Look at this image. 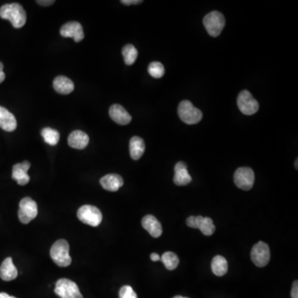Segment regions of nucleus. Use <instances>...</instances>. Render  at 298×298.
I'll return each mask as SVG.
<instances>
[{"mask_svg":"<svg viewBox=\"0 0 298 298\" xmlns=\"http://www.w3.org/2000/svg\"><path fill=\"white\" fill-rule=\"evenodd\" d=\"M203 23L210 35L218 37L225 27V17L220 12L213 11L205 16Z\"/></svg>","mask_w":298,"mask_h":298,"instance_id":"obj_4","label":"nucleus"},{"mask_svg":"<svg viewBox=\"0 0 298 298\" xmlns=\"http://www.w3.org/2000/svg\"><path fill=\"white\" fill-rule=\"evenodd\" d=\"M54 89L57 93L68 95L74 91V83L71 79L64 76H59L53 80Z\"/></svg>","mask_w":298,"mask_h":298,"instance_id":"obj_21","label":"nucleus"},{"mask_svg":"<svg viewBox=\"0 0 298 298\" xmlns=\"http://www.w3.org/2000/svg\"><path fill=\"white\" fill-rule=\"evenodd\" d=\"M296 168L297 169V159L296 160Z\"/></svg>","mask_w":298,"mask_h":298,"instance_id":"obj_36","label":"nucleus"},{"mask_svg":"<svg viewBox=\"0 0 298 298\" xmlns=\"http://www.w3.org/2000/svg\"><path fill=\"white\" fill-rule=\"evenodd\" d=\"M37 3H38V5H43V6H48V5H53L55 2H54L53 0H48V1L47 0H41V1L38 0Z\"/></svg>","mask_w":298,"mask_h":298,"instance_id":"obj_31","label":"nucleus"},{"mask_svg":"<svg viewBox=\"0 0 298 298\" xmlns=\"http://www.w3.org/2000/svg\"><path fill=\"white\" fill-rule=\"evenodd\" d=\"M251 259L258 267H265L270 260V249L266 243H257L251 251Z\"/></svg>","mask_w":298,"mask_h":298,"instance_id":"obj_10","label":"nucleus"},{"mask_svg":"<svg viewBox=\"0 0 298 298\" xmlns=\"http://www.w3.org/2000/svg\"><path fill=\"white\" fill-rule=\"evenodd\" d=\"M41 134L43 136L45 142L51 146H55L57 144L58 142L60 140V134L56 129L45 128L41 132Z\"/></svg>","mask_w":298,"mask_h":298,"instance_id":"obj_24","label":"nucleus"},{"mask_svg":"<svg viewBox=\"0 0 298 298\" xmlns=\"http://www.w3.org/2000/svg\"><path fill=\"white\" fill-rule=\"evenodd\" d=\"M122 54L124 59H125V64L128 66L134 64L137 60L138 55V51L134 47V46L131 44L126 45L123 47Z\"/></svg>","mask_w":298,"mask_h":298,"instance_id":"obj_25","label":"nucleus"},{"mask_svg":"<svg viewBox=\"0 0 298 298\" xmlns=\"http://www.w3.org/2000/svg\"><path fill=\"white\" fill-rule=\"evenodd\" d=\"M0 128L7 132L14 131L17 128L15 116L2 106H0Z\"/></svg>","mask_w":298,"mask_h":298,"instance_id":"obj_19","label":"nucleus"},{"mask_svg":"<svg viewBox=\"0 0 298 298\" xmlns=\"http://www.w3.org/2000/svg\"><path fill=\"white\" fill-rule=\"evenodd\" d=\"M178 115L187 125H196L202 120V112L189 100H183L178 106Z\"/></svg>","mask_w":298,"mask_h":298,"instance_id":"obj_3","label":"nucleus"},{"mask_svg":"<svg viewBox=\"0 0 298 298\" xmlns=\"http://www.w3.org/2000/svg\"><path fill=\"white\" fill-rule=\"evenodd\" d=\"M18 277V270L14 266L13 259L10 257L5 258L0 266V278L4 281L9 282L14 280Z\"/></svg>","mask_w":298,"mask_h":298,"instance_id":"obj_18","label":"nucleus"},{"mask_svg":"<svg viewBox=\"0 0 298 298\" xmlns=\"http://www.w3.org/2000/svg\"><path fill=\"white\" fill-rule=\"evenodd\" d=\"M150 258H151V260L154 261V262H157V261H159L161 259L160 256L158 255L156 253H153L150 256Z\"/></svg>","mask_w":298,"mask_h":298,"instance_id":"obj_33","label":"nucleus"},{"mask_svg":"<svg viewBox=\"0 0 298 298\" xmlns=\"http://www.w3.org/2000/svg\"><path fill=\"white\" fill-rule=\"evenodd\" d=\"M0 18L9 20L15 28H21L26 23L27 14L22 5L13 3L0 8Z\"/></svg>","mask_w":298,"mask_h":298,"instance_id":"obj_1","label":"nucleus"},{"mask_svg":"<svg viewBox=\"0 0 298 298\" xmlns=\"http://www.w3.org/2000/svg\"><path fill=\"white\" fill-rule=\"evenodd\" d=\"M239 109L245 115H252L257 113L259 108L258 103L252 94L248 91H243L240 93L237 100Z\"/></svg>","mask_w":298,"mask_h":298,"instance_id":"obj_8","label":"nucleus"},{"mask_svg":"<svg viewBox=\"0 0 298 298\" xmlns=\"http://www.w3.org/2000/svg\"><path fill=\"white\" fill-rule=\"evenodd\" d=\"M254 172L249 167H240L234 172V181L236 186L244 190L249 191L254 186Z\"/></svg>","mask_w":298,"mask_h":298,"instance_id":"obj_9","label":"nucleus"},{"mask_svg":"<svg viewBox=\"0 0 298 298\" xmlns=\"http://www.w3.org/2000/svg\"><path fill=\"white\" fill-rule=\"evenodd\" d=\"M147 71H148L150 76H153L154 78H161V77H163L165 73L163 65L158 62L150 63Z\"/></svg>","mask_w":298,"mask_h":298,"instance_id":"obj_27","label":"nucleus"},{"mask_svg":"<svg viewBox=\"0 0 298 298\" xmlns=\"http://www.w3.org/2000/svg\"><path fill=\"white\" fill-rule=\"evenodd\" d=\"M110 118L118 125H129L131 122L132 117L127 110L121 105H113L109 108Z\"/></svg>","mask_w":298,"mask_h":298,"instance_id":"obj_15","label":"nucleus"},{"mask_svg":"<svg viewBox=\"0 0 298 298\" xmlns=\"http://www.w3.org/2000/svg\"><path fill=\"white\" fill-rule=\"evenodd\" d=\"M77 217L85 225L96 227L102 221V213L96 206L85 205L80 207L77 212Z\"/></svg>","mask_w":298,"mask_h":298,"instance_id":"obj_5","label":"nucleus"},{"mask_svg":"<svg viewBox=\"0 0 298 298\" xmlns=\"http://www.w3.org/2000/svg\"><path fill=\"white\" fill-rule=\"evenodd\" d=\"M30 167H31V164L28 161H24L23 163L14 165L13 167L12 177L18 183V185L24 186L29 183L30 176L27 174V171Z\"/></svg>","mask_w":298,"mask_h":298,"instance_id":"obj_13","label":"nucleus"},{"mask_svg":"<svg viewBox=\"0 0 298 298\" xmlns=\"http://www.w3.org/2000/svg\"><path fill=\"white\" fill-rule=\"evenodd\" d=\"M161 260L165 265V267H167V270H176L179 264V258H178L177 255L172 252L164 253L161 258Z\"/></svg>","mask_w":298,"mask_h":298,"instance_id":"obj_26","label":"nucleus"},{"mask_svg":"<svg viewBox=\"0 0 298 298\" xmlns=\"http://www.w3.org/2000/svg\"><path fill=\"white\" fill-rule=\"evenodd\" d=\"M291 298H298V282L295 281L292 285L291 291Z\"/></svg>","mask_w":298,"mask_h":298,"instance_id":"obj_29","label":"nucleus"},{"mask_svg":"<svg viewBox=\"0 0 298 298\" xmlns=\"http://www.w3.org/2000/svg\"><path fill=\"white\" fill-rule=\"evenodd\" d=\"M69 244L65 240H59L54 243L50 254L51 258L60 267H68L71 263V258L69 254Z\"/></svg>","mask_w":298,"mask_h":298,"instance_id":"obj_2","label":"nucleus"},{"mask_svg":"<svg viewBox=\"0 0 298 298\" xmlns=\"http://www.w3.org/2000/svg\"><path fill=\"white\" fill-rule=\"evenodd\" d=\"M120 298H138V296L132 287L126 285L120 290Z\"/></svg>","mask_w":298,"mask_h":298,"instance_id":"obj_28","label":"nucleus"},{"mask_svg":"<svg viewBox=\"0 0 298 298\" xmlns=\"http://www.w3.org/2000/svg\"><path fill=\"white\" fill-rule=\"evenodd\" d=\"M173 298H189V297H185V296H174Z\"/></svg>","mask_w":298,"mask_h":298,"instance_id":"obj_35","label":"nucleus"},{"mask_svg":"<svg viewBox=\"0 0 298 298\" xmlns=\"http://www.w3.org/2000/svg\"><path fill=\"white\" fill-rule=\"evenodd\" d=\"M212 270L216 276H224L228 271L227 260L223 256H216L212 262Z\"/></svg>","mask_w":298,"mask_h":298,"instance_id":"obj_23","label":"nucleus"},{"mask_svg":"<svg viewBox=\"0 0 298 298\" xmlns=\"http://www.w3.org/2000/svg\"><path fill=\"white\" fill-rule=\"evenodd\" d=\"M38 205L30 197H24L19 203L18 218L22 224H28L38 216Z\"/></svg>","mask_w":298,"mask_h":298,"instance_id":"obj_7","label":"nucleus"},{"mask_svg":"<svg viewBox=\"0 0 298 298\" xmlns=\"http://www.w3.org/2000/svg\"><path fill=\"white\" fill-rule=\"evenodd\" d=\"M0 298H17L15 296H10L9 294L6 292H1L0 293Z\"/></svg>","mask_w":298,"mask_h":298,"instance_id":"obj_34","label":"nucleus"},{"mask_svg":"<svg viewBox=\"0 0 298 298\" xmlns=\"http://www.w3.org/2000/svg\"><path fill=\"white\" fill-rule=\"evenodd\" d=\"M187 225L191 228L200 229L203 234L212 235L216 231V226L211 218L203 216H190L187 220Z\"/></svg>","mask_w":298,"mask_h":298,"instance_id":"obj_11","label":"nucleus"},{"mask_svg":"<svg viewBox=\"0 0 298 298\" xmlns=\"http://www.w3.org/2000/svg\"><path fill=\"white\" fill-rule=\"evenodd\" d=\"M142 225L154 238H158L163 234L161 223L155 216L152 215H147L142 218Z\"/></svg>","mask_w":298,"mask_h":298,"instance_id":"obj_14","label":"nucleus"},{"mask_svg":"<svg viewBox=\"0 0 298 298\" xmlns=\"http://www.w3.org/2000/svg\"><path fill=\"white\" fill-rule=\"evenodd\" d=\"M100 185L104 189L109 192H117L124 185L122 176L118 174H108L103 176L100 181Z\"/></svg>","mask_w":298,"mask_h":298,"instance_id":"obj_16","label":"nucleus"},{"mask_svg":"<svg viewBox=\"0 0 298 298\" xmlns=\"http://www.w3.org/2000/svg\"><path fill=\"white\" fill-rule=\"evenodd\" d=\"M142 2V1H141V0H122L121 1V3L125 5H138V4H141Z\"/></svg>","mask_w":298,"mask_h":298,"instance_id":"obj_30","label":"nucleus"},{"mask_svg":"<svg viewBox=\"0 0 298 298\" xmlns=\"http://www.w3.org/2000/svg\"><path fill=\"white\" fill-rule=\"evenodd\" d=\"M174 171H175V176H174L173 181L176 186H186L192 182V178L187 171V166L186 163L183 162L176 163Z\"/></svg>","mask_w":298,"mask_h":298,"instance_id":"obj_17","label":"nucleus"},{"mask_svg":"<svg viewBox=\"0 0 298 298\" xmlns=\"http://www.w3.org/2000/svg\"><path fill=\"white\" fill-rule=\"evenodd\" d=\"M3 70H4V65L0 62V84L5 80V73Z\"/></svg>","mask_w":298,"mask_h":298,"instance_id":"obj_32","label":"nucleus"},{"mask_svg":"<svg viewBox=\"0 0 298 298\" xmlns=\"http://www.w3.org/2000/svg\"><path fill=\"white\" fill-rule=\"evenodd\" d=\"M54 291L61 298H83L77 284L67 278L59 279Z\"/></svg>","mask_w":298,"mask_h":298,"instance_id":"obj_6","label":"nucleus"},{"mask_svg":"<svg viewBox=\"0 0 298 298\" xmlns=\"http://www.w3.org/2000/svg\"><path fill=\"white\" fill-rule=\"evenodd\" d=\"M145 151L144 141L138 136H134L129 142L130 156L134 160H138L143 155Z\"/></svg>","mask_w":298,"mask_h":298,"instance_id":"obj_22","label":"nucleus"},{"mask_svg":"<svg viewBox=\"0 0 298 298\" xmlns=\"http://www.w3.org/2000/svg\"><path fill=\"white\" fill-rule=\"evenodd\" d=\"M89 136L85 132L75 130L68 137V144L70 147L76 149H84L89 143Z\"/></svg>","mask_w":298,"mask_h":298,"instance_id":"obj_20","label":"nucleus"},{"mask_svg":"<svg viewBox=\"0 0 298 298\" xmlns=\"http://www.w3.org/2000/svg\"><path fill=\"white\" fill-rule=\"evenodd\" d=\"M60 34L64 38H73L76 43L82 41L85 37L82 26L78 22H67L61 27Z\"/></svg>","mask_w":298,"mask_h":298,"instance_id":"obj_12","label":"nucleus"}]
</instances>
